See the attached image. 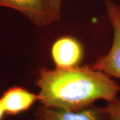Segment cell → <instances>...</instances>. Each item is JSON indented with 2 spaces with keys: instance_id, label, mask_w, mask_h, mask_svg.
Segmentation results:
<instances>
[{
  "instance_id": "cell-4",
  "label": "cell",
  "mask_w": 120,
  "mask_h": 120,
  "mask_svg": "<svg viewBox=\"0 0 120 120\" xmlns=\"http://www.w3.org/2000/svg\"><path fill=\"white\" fill-rule=\"evenodd\" d=\"M52 57L57 68L77 66L83 57V48L77 39L64 36L57 39L52 47Z\"/></svg>"
},
{
  "instance_id": "cell-8",
  "label": "cell",
  "mask_w": 120,
  "mask_h": 120,
  "mask_svg": "<svg viewBox=\"0 0 120 120\" xmlns=\"http://www.w3.org/2000/svg\"><path fill=\"white\" fill-rule=\"evenodd\" d=\"M109 113L111 120H120V99L117 98L108 101L104 107Z\"/></svg>"
},
{
  "instance_id": "cell-5",
  "label": "cell",
  "mask_w": 120,
  "mask_h": 120,
  "mask_svg": "<svg viewBox=\"0 0 120 120\" xmlns=\"http://www.w3.org/2000/svg\"><path fill=\"white\" fill-rule=\"evenodd\" d=\"M0 6L22 13L39 27H44L52 23L45 0H0Z\"/></svg>"
},
{
  "instance_id": "cell-3",
  "label": "cell",
  "mask_w": 120,
  "mask_h": 120,
  "mask_svg": "<svg viewBox=\"0 0 120 120\" xmlns=\"http://www.w3.org/2000/svg\"><path fill=\"white\" fill-rule=\"evenodd\" d=\"M34 120H111L104 107L95 105L77 111H68L39 105L34 113Z\"/></svg>"
},
{
  "instance_id": "cell-1",
  "label": "cell",
  "mask_w": 120,
  "mask_h": 120,
  "mask_svg": "<svg viewBox=\"0 0 120 120\" xmlns=\"http://www.w3.org/2000/svg\"><path fill=\"white\" fill-rule=\"evenodd\" d=\"M36 85L39 102L47 107L77 111L94 105L99 99L107 102L120 90L109 75L87 65L70 68H41Z\"/></svg>"
},
{
  "instance_id": "cell-7",
  "label": "cell",
  "mask_w": 120,
  "mask_h": 120,
  "mask_svg": "<svg viewBox=\"0 0 120 120\" xmlns=\"http://www.w3.org/2000/svg\"><path fill=\"white\" fill-rule=\"evenodd\" d=\"M47 11L52 23H58L61 20L62 0H45Z\"/></svg>"
},
{
  "instance_id": "cell-2",
  "label": "cell",
  "mask_w": 120,
  "mask_h": 120,
  "mask_svg": "<svg viewBox=\"0 0 120 120\" xmlns=\"http://www.w3.org/2000/svg\"><path fill=\"white\" fill-rule=\"evenodd\" d=\"M105 5L113 31V43L109 53L99 57L91 67L120 79V6L111 0H105Z\"/></svg>"
},
{
  "instance_id": "cell-9",
  "label": "cell",
  "mask_w": 120,
  "mask_h": 120,
  "mask_svg": "<svg viewBox=\"0 0 120 120\" xmlns=\"http://www.w3.org/2000/svg\"><path fill=\"white\" fill-rule=\"evenodd\" d=\"M5 114V112L4 108L3 107V105L0 101V120H2L4 119Z\"/></svg>"
},
{
  "instance_id": "cell-6",
  "label": "cell",
  "mask_w": 120,
  "mask_h": 120,
  "mask_svg": "<svg viewBox=\"0 0 120 120\" xmlns=\"http://www.w3.org/2000/svg\"><path fill=\"white\" fill-rule=\"evenodd\" d=\"M0 101L8 116H16L28 110L39 101L38 94H35L22 87L14 86L5 91Z\"/></svg>"
}]
</instances>
